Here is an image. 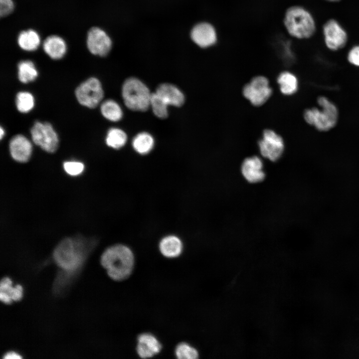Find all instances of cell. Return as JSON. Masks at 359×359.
Listing matches in <instances>:
<instances>
[{"label":"cell","instance_id":"6da1fadb","mask_svg":"<svg viewBox=\"0 0 359 359\" xmlns=\"http://www.w3.org/2000/svg\"><path fill=\"white\" fill-rule=\"evenodd\" d=\"M95 245V241L92 238L77 236L66 238L56 246L53 258L61 270L53 284L55 294H60L67 289Z\"/></svg>","mask_w":359,"mask_h":359},{"label":"cell","instance_id":"7a4b0ae2","mask_svg":"<svg viewBox=\"0 0 359 359\" xmlns=\"http://www.w3.org/2000/svg\"><path fill=\"white\" fill-rule=\"evenodd\" d=\"M101 264L112 279L123 281L131 275L133 270L134 254L126 245H114L104 251L101 257Z\"/></svg>","mask_w":359,"mask_h":359},{"label":"cell","instance_id":"3957f363","mask_svg":"<svg viewBox=\"0 0 359 359\" xmlns=\"http://www.w3.org/2000/svg\"><path fill=\"white\" fill-rule=\"evenodd\" d=\"M319 107L306 109L303 113L305 122L320 132H327L335 127L339 113L336 105L327 97L321 96L317 99Z\"/></svg>","mask_w":359,"mask_h":359},{"label":"cell","instance_id":"277c9868","mask_svg":"<svg viewBox=\"0 0 359 359\" xmlns=\"http://www.w3.org/2000/svg\"><path fill=\"white\" fill-rule=\"evenodd\" d=\"M284 25L288 33L298 39L308 38L314 33L315 23L311 13L300 6H292L285 12Z\"/></svg>","mask_w":359,"mask_h":359},{"label":"cell","instance_id":"5b68a950","mask_svg":"<svg viewBox=\"0 0 359 359\" xmlns=\"http://www.w3.org/2000/svg\"><path fill=\"white\" fill-rule=\"evenodd\" d=\"M152 93L141 80L130 77L124 82L122 95L126 107L131 110L145 111L150 107Z\"/></svg>","mask_w":359,"mask_h":359},{"label":"cell","instance_id":"8992f818","mask_svg":"<svg viewBox=\"0 0 359 359\" xmlns=\"http://www.w3.org/2000/svg\"><path fill=\"white\" fill-rule=\"evenodd\" d=\"M273 91L268 79L263 76H256L245 84L242 90L244 97L255 106L266 102Z\"/></svg>","mask_w":359,"mask_h":359},{"label":"cell","instance_id":"52a82bcc","mask_svg":"<svg viewBox=\"0 0 359 359\" xmlns=\"http://www.w3.org/2000/svg\"><path fill=\"white\" fill-rule=\"evenodd\" d=\"M75 95L80 104L90 108H94L103 99L104 92L99 80L91 77L77 87Z\"/></svg>","mask_w":359,"mask_h":359},{"label":"cell","instance_id":"ba28073f","mask_svg":"<svg viewBox=\"0 0 359 359\" xmlns=\"http://www.w3.org/2000/svg\"><path fill=\"white\" fill-rule=\"evenodd\" d=\"M30 133L34 143L44 151L53 153L57 150L59 143L58 135L50 123L36 122Z\"/></svg>","mask_w":359,"mask_h":359},{"label":"cell","instance_id":"9c48e42d","mask_svg":"<svg viewBox=\"0 0 359 359\" xmlns=\"http://www.w3.org/2000/svg\"><path fill=\"white\" fill-rule=\"evenodd\" d=\"M258 145L262 156L272 162L279 160L284 150L283 138L271 129H266L263 131Z\"/></svg>","mask_w":359,"mask_h":359},{"label":"cell","instance_id":"30bf717a","mask_svg":"<svg viewBox=\"0 0 359 359\" xmlns=\"http://www.w3.org/2000/svg\"><path fill=\"white\" fill-rule=\"evenodd\" d=\"M87 45L92 54L100 56H106L110 51L112 42L107 33L100 28L94 27L88 31Z\"/></svg>","mask_w":359,"mask_h":359},{"label":"cell","instance_id":"8fae6325","mask_svg":"<svg viewBox=\"0 0 359 359\" xmlns=\"http://www.w3.org/2000/svg\"><path fill=\"white\" fill-rule=\"evenodd\" d=\"M323 33L326 45L330 49L337 50L346 45L347 34L336 20H328L324 25Z\"/></svg>","mask_w":359,"mask_h":359},{"label":"cell","instance_id":"7c38bea8","mask_svg":"<svg viewBox=\"0 0 359 359\" xmlns=\"http://www.w3.org/2000/svg\"><path fill=\"white\" fill-rule=\"evenodd\" d=\"M193 41L201 48H207L217 41V33L214 27L209 23L202 22L196 24L191 31Z\"/></svg>","mask_w":359,"mask_h":359},{"label":"cell","instance_id":"4fadbf2b","mask_svg":"<svg viewBox=\"0 0 359 359\" xmlns=\"http://www.w3.org/2000/svg\"><path fill=\"white\" fill-rule=\"evenodd\" d=\"M241 172L244 178L252 183L262 181L265 176L262 160L256 156L248 157L243 161Z\"/></svg>","mask_w":359,"mask_h":359},{"label":"cell","instance_id":"5bb4252c","mask_svg":"<svg viewBox=\"0 0 359 359\" xmlns=\"http://www.w3.org/2000/svg\"><path fill=\"white\" fill-rule=\"evenodd\" d=\"M9 152L12 158L20 163L27 162L32 153L30 142L24 136L17 135L10 141Z\"/></svg>","mask_w":359,"mask_h":359},{"label":"cell","instance_id":"9a60e30c","mask_svg":"<svg viewBox=\"0 0 359 359\" xmlns=\"http://www.w3.org/2000/svg\"><path fill=\"white\" fill-rule=\"evenodd\" d=\"M137 353L143 359L151 358L160 353L162 345L156 337L150 333L140 334L137 338Z\"/></svg>","mask_w":359,"mask_h":359},{"label":"cell","instance_id":"2e32d148","mask_svg":"<svg viewBox=\"0 0 359 359\" xmlns=\"http://www.w3.org/2000/svg\"><path fill=\"white\" fill-rule=\"evenodd\" d=\"M158 94L170 106L180 107L184 102L182 92L175 85L170 83L160 85L156 89Z\"/></svg>","mask_w":359,"mask_h":359},{"label":"cell","instance_id":"e0dca14e","mask_svg":"<svg viewBox=\"0 0 359 359\" xmlns=\"http://www.w3.org/2000/svg\"><path fill=\"white\" fill-rule=\"evenodd\" d=\"M43 48L50 58L59 59L65 55L66 52V44L61 37L57 35H51L44 41Z\"/></svg>","mask_w":359,"mask_h":359},{"label":"cell","instance_id":"ac0fdd59","mask_svg":"<svg viewBox=\"0 0 359 359\" xmlns=\"http://www.w3.org/2000/svg\"><path fill=\"white\" fill-rule=\"evenodd\" d=\"M159 248L163 255L167 258L179 256L182 251V244L178 237L169 235L163 238L160 242Z\"/></svg>","mask_w":359,"mask_h":359},{"label":"cell","instance_id":"d6986e66","mask_svg":"<svg viewBox=\"0 0 359 359\" xmlns=\"http://www.w3.org/2000/svg\"><path fill=\"white\" fill-rule=\"evenodd\" d=\"M277 82L280 92L284 95L294 94L299 88V81L292 72L285 71L281 72L277 78Z\"/></svg>","mask_w":359,"mask_h":359},{"label":"cell","instance_id":"ffe728a7","mask_svg":"<svg viewBox=\"0 0 359 359\" xmlns=\"http://www.w3.org/2000/svg\"><path fill=\"white\" fill-rule=\"evenodd\" d=\"M17 42L19 47L25 51L36 50L40 43L38 34L33 29L21 31L18 36Z\"/></svg>","mask_w":359,"mask_h":359},{"label":"cell","instance_id":"44dd1931","mask_svg":"<svg viewBox=\"0 0 359 359\" xmlns=\"http://www.w3.org/2000/svg\"><path fill=\"white\" fill-rule=\"evenodd\" d=\"M154 145V138L147 132L139 133L134 137L132 141L133 148L137 153L141 155L149 153L153 148Z\"/></svg>","mask_w":359,"mask_h":359},{"label":"cell","instance_id":"7402d4cb","mask_svg":"<svg viewBox=\"0 0 359 359\" xmlns=\"http://www.w3.org/2000/svg\"><path fill=\"white\" fill-rule=\"evenodd\" d=\"M102 115L107 120L113 122L120 120L123 116V111L120 106L113 100H107L101 105Z\"/></svg>","mask_w":359,"mask_h":359},{"label":"cell","instance_id":"603a6c76","mask_svg":"<svg viewBox=\"0 0 359 359\" xmlns=\"http://www.w3.org/2000/svg\"><path fill=\"white\" fill-rule=\"evenodd\" d=\"M18 78L23 83L34 80L38 76L34 63L30 60L20 61L18 64Z\"/></svg>","mask_w":359,"mask_h":359},{"label":"cell","instance_id":"cb8c5ba5","mask_svg":"<svg viewBox=\"0 0 359 359\" xmlns=\"http://www.w3.org/2000/svg\"><path fill=\"white\" fill-rule=\"evenodd\" d=\"M127 137L122 130L113 128L109 130L106 137V143L109 147L115 149L123 147L126 143Z\"/></svg>","mask_w":359,"mask_h":359},{"label":"cell","instance_id":"d4e9b609","mask_svg":"<svg viewBox=\"0 0 359 359\" xmlns=\"http://www.w3.org/2000/svg\"><path fill=\"white\" fill-rule=\"evenodd\" d=\"M167 103L156 92L152 93L150 107L156 116L164 119L168 115Z\"/></svg>","mask_w":359,"mask_h":359},{"label":"cell","instance_id":"484cf974","mask_svg":"<svg viewBox=\"0 0 359 359\" xmlns=\"http://www.w3.org/2000/svg\"><path fill=\"white\" fill-rule=\"evenodd\" d=\"M34 98L32 95L28 92H20L16 97V105L17 110L21 113H27L33 108Z\"/></svg>","mask_w":359,"mask_h":359},{"label":"cell","instance_id":"4316f807","mask_svg":"<svg viewBox=\"0 0 359 359\" xmlns=\"http://www.w3.org/2000/svg\"><path fill=\"white\" fill-rule=\"evenodd\" d=\"M12 284L11 280L7 277L2 278L0 282V300L6 304H10L12 301L14 287Z\"/></svg>","mask_w":359,"mask_h":359},{"label":"cell","instance_id":"83f0119b","mask_svg":"<svg viewBox=\"0 0 359 359\" xmlns=\"http://www.w3.org/2000/svg\"><path fill=\"white\" fill-rule=\"evenodd\" d=\"M175 353L179 359H195L198 357L197 350L186 343L179 344L176 348Z\"/></svg>","mask_w":359,"mask_h":359},{"label":"cell","instance_id":"f1b7e54d","mask_svg":"<svg viewBox=\"0 0 359 359\" xmlns=\"http://www.w3.org/2000/svg\"><path fill=\"white\" fill-rule=\"evenodd\" d=\"M63 168L68 174L75 176L79 175L83 172L84 166L79 162L68 161L64 163Z\"/></svg>","mask_w":359,"mask_h":359},{"label":"cell","instance_id":"f546056e","mask_svg":"<svg viewBox=\"0 0 359 359\" xmlns=\"http://www.w3.org/2000/svg\"><path fill=\"white\" fill-rule=\"evenodd\" d=\"M0 15L4 16L9 14L14 8L12 0H0Z\"/></svg>","mask_w":359,"mask_h":359},{"label":"cell","instance_id":"4dcf8cb0","mask_svg":"<svg viewBox=\"0 0 359 359\" xmlns=\"http://www.w3.org/2000/svg\"><path fill=\"white\" fill-rule=\"evenodd\" d=\"M348 60L352 65L359 67V45L353 47L348 55Z\"/></svg>","mask_w":359,"mask_h":359},{"label":"cell","instance_id":"1f68e13d","mask_svg":"<svg viewBox=\"0 0 359 359\" xmlns=\"http://www.w3.org/2000/svg\"><path fill=\"white\" fill-rule=\"evenodd\" d=\"M22 297V288L20 285L17 284L14 287L12 295V300L14 301H19Z\"/></svg>","mask_w":359,"mask_h":359},{"label":"cell","instance_id":"d6a6232c","mask_svg":"<svg viewBox=\"0 0 359 359\" xmlns=\"http://www.w3.org/2000/svg\"><path fill=\"white\" fill-rule=\"evenodd\" d=\"M4 359H21V357L18 354L14 352H9L5 354L3 357Z\"/></svg>","mask_w":359,"mask_h":359},{"label":"cell","instance_id":"836d02e7","mask_svg":"<svg viewBox=\"0 0 359 359\" xmlns=\"http://www.w3.org/2000/svg\"><path fill=\"white\" fill-rule=\"evenodd\" d=\"M0 139H1L2 138V137H3V136L4 135V134H5L4 130V129L2 128V127H0Z\"/></svg>","mask_w":359,"mask_h":359},{"label":"cell","instance_id":"e575fe53","mask_svg":"<svg viewBox=\"0 0 359 359\" xmlns=\"http://www.w3.org/2000/svg\"><path fill=\"white\" fill-rule=\"evenodd\" d=\"M327 0L331 1H339L340 0Z\"/></svg>","mask_w":359,"mask_h":359}]
</instances>
